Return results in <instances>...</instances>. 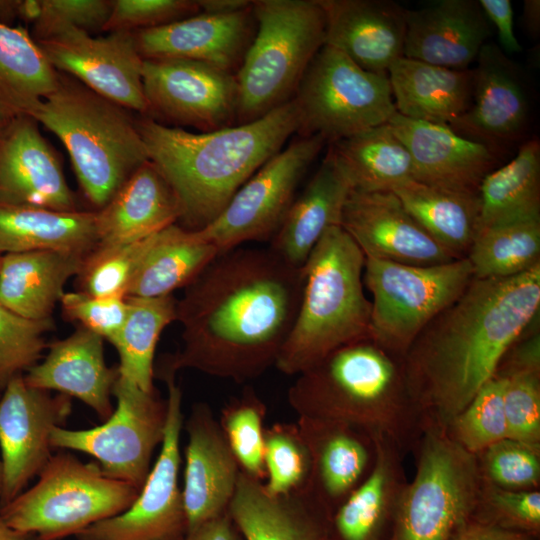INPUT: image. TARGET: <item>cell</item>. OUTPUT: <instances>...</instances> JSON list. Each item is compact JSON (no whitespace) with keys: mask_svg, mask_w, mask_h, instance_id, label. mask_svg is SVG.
<instances>
[{"mask_svg":"<svg viewBox=\"0 0 540 540\" xmlns=\"http://www.w3.org/2000/svg\"><path fill=\"white\" fill-rule=\"evenodd\" d=\"M72 412L71 397L26 384L23 375L0 393L2 490L0 507L23 492L52 456L51 433L64 427Z\"/></svg>","mask_w":540,"mask_h":540,"instance_id":"cell-16","label":"cell"},{"mask_svg":"<svg viewBox=\"0 0 540 540\" xmlns=\"http://www.w3.org/2000/svg\"><path fill=\"white\" fill-rule=\"evenodd\" d=\"M28 540H40L39 538H37L36 536L34 535H29V538Z\"/></svg>","mask_w":540,"mask_h":540,"instance_id":"cell-62","label":"cell"},{"mask_svg":"<svg viewBox=\"0 0 540 540\" xmlns=\"http://www.w3.org/2000/svg\"><path fill=\"white\" fill-rule=\"evenodd\" d=\"M536 540H539V539H536Z\"/></svg>","mask_w":540,"mask_h":540,"instance_id":"cell-64","label":"cell"},{"mask_svg":"<svg viewBox=\"0 0 540 540\" xmlns=\"http://www.w3.org/2000/svg\"><path fill=\"white\" fill-rule=\"evenodd\" d=\"M128 312L124 325L111 344L117 349L119 376L151 392L154 355L162 331L177 317V300L162 297L126 296Z\"/></svg>","mask_w":540,"mask_h":540,"instance_id":"cell-41","label":"cell"},{"mask_svg":"<svg viewBox=\"0 0 540 540\" xmlns=\"http://www.w3.org/2000/svg\"><path fill=\"white\" fill-rule=\"evenodd\" d=\"M299 136L326 143L388 123L397 112L387 73L366 71L324 45L308 66L294 97Z\"/></svg>","mask_w":540,"mask_h":540,"instance_id":"cell-11","label":"cell"},{"mask_svg":"<svg viewBox=\"0 0 540 540\" xmlns=\"http://www.w3.org/2000/svg\"><path fill=\"white\" fill-rule=\"evenodd\" d=\"M52 319H26L0 304V393L10 380L39 362Z\"/></svg>","mask_w":540,"mask_h":540,"instance_id":"cell-48","label":"cell"},{"mask_svg":"<svg viewBox=\"0 0 540 540\" xmlns=\"http://www.w3.org/2000/svg\"><path fill=\"white\" fill-rule=\"evenodd\" d=\"M63 313L110 343L125 323L126 297H95L85 292L64 293L60 300Z\"/></svg>","mask_w":540,"mask_h":540,"instance_id":"cell-52","label":"cell"},{"mask_svg":"<svg viewBox=\"0 0 540 540\" xmlns=\"http://www.w3.org/2000/svg\"><path fill=\"white\" fill-rule=\"evenodd\" d=\"M444 430L452 441L474 455L509 438L502 379L494 374Z\"/></svg>","mask_w":540,"mask_h":540,"instance_id":"cell-45","label":"cell"},{"mask_svg":"<svg viewBox=\"0 0 540 540\" xmlns=\"http://www.w3.org/2000/svg\"><path fill=\"white\" fill-rule=\"evenodd\" d=\"M30 489L0 507L13 529L40 540H61L127 510L139 494L112 479L97 462L84 463L59 452L52 455Z\"/></svg>","mask_w":540,"mask_h":540,"instance_id":"cell-8","label":"cell"},{"mask_svg":"<svg viewBox=\"0 0 540 540\" xmlns=\"http://www.w3.org/2000/svg\"><path fill=\"white\" fill-rule=\"evenodd\" d=\"M85 257L58 251L2 255L0 304L26 319H51L66 282L79 274Z\"/></svg>","mask_w":540,"mask_h":540,"instance_id":"cell-33","label":"cell"},{"mask_svg":"<svg viewBox=\"0 0 540 540\" xmlns=\"http://www.w3.org/2000/svg\"><path fill=\"white\" fill-rule=\"evenodd\" d=\"M476 0H439L406 10L404 57L455 70L470 69L490 37Z\"/></svg>","mask_w":540,"mask_h":540,"instance_id":"cell-26","label":"cell"},{"mask_svg":"<svg viewBox=\"0 0 540 540\" xmlns=\"http://www.w3.org/2000/svg\"><path fill=\"white\" fill-rule=\"evenodd\" d=\"M29 535L10 527L0 513V540H28Z\"/></svg>","mask_w":540,"mask_h":540,"instance_id":"cell-59","label":"cell"},{"mask_svg":"<svg viewBox=\"0 0 540 540\" xmlns=\"http://www.w3.org/2000/svg\"><path fill=\"white\" fill-rule=\"evenodd\" d=\"M287 400L297 417L340 422L413 452L424 432L403 359L371 337L330 352L296 375Z\"/></svg>","mask_w":540,"mask_h":540,"instance_id":"cell-4","label":"cell"},{"mask_svg":"<svg viewBox=\"0 0 540 540\" xmlns=\"http://www.w3.org/2000/svg\"><path fill=\"white\" fill-rule=\"evenodd\" d=\"M540 308V264L507 278H473L414 339L403 367L427 428L445 429L494 375Z\"/></svg>","mask_w":540,"mask_h":540,"instance_id":"cell-2","label":"cell"},{"mask_svg":"<svg viewBox=\"0 0 540 540\" xmlns=\"http://www.w3.org/2000/svg\"><path fill=\"white\" fill-rule=\"evenodd\" d=\"M266 406L252 388L232 399L222 410L219 424L240 467L250 477L264 482V418Z\"/></svg>","mask_w":540,"mask_h":540,"instance_id":"cell-43","label":"cell"},{"mask_svg":"<svg viewBox=\"0 0 540 540\" xmlns=\"http://www.w3.org/2000/svg\"><path fill=\"white\" fill-rule=\"evenodd\" d=\"M96 245V212L0 205V255L58 251L87 256Z\"/></svg>","mask_w":540,"mask_h":540,"instance_id":"cell-34","label":"cell"},{"mask_svg":"<svg viewBox=\"0 0 540 540\" xmlns=\"http://www.w3.org/2000/svg\"><path fill=\"white\" fill-rule=\"evenodd\" d=\"M113 0H39V15L33 23V39L53 37L66 29L103 30Z\"/></svg>","mask_w":540,"mask_h":540,"instance_id":"cell-50","label":"cell"},{"mask_svg":"<svg viewBox=\"0 0 540 540\" xmlns=\"http://www.w3.org/2000/svg\"><path fill=\"white\" fill-rule=\"evenodd\" d=\"M228 513L245 540H331V516L307 488L270 495L241 471Z\"/></svg>","mask_w":540,"mask_h":540,"instance_id":"cell-28","label":"cell"},{"mask_svg":"<svg viewBox=\"0 0 540 540\" xmlns=\"http://www.w3.org/2000/svg\"><path fill=\"white\" fill-rule=\"evenodd\" d=\"M264 489L283 495L306 488L311 474V458L297 423H275L265 428Z\"/></svg>","mask_w":540,"mask_h":540,"instance_id":"cell-46","label":"cell"},{"mask_svg":"<svg viewBox=\"0 0 540 540\" xmlns=\"http://www.w3.org/2000/svg\"><path fill=\"white\" fill-rule=\"evenodd\" d=\"M183 540H240L228 511L186 533Z\"/></svg>","mask_w":540,"mask_h":540,"instance_id":"cell-54","label":"cell"},{"mask_svg":"<svg viewBox=\"0 0 540 540\" xmlns=\"http://www.w3.org/2000/svg\"><path fill=\"white\" fill-rule=\"evenodd\" d=\"M0 205L77 210L59 159L30 116L13 117L0 134Z\"/></svg>","mask_w":540,"mask_h":540,"instance_id":"cell-19","label":"cell"},{"mask_svg":"<svg viewBox=\"0 0 540 540\" xmlns=\"http://www.w3.org/2000/svg\"><path fill=\"white\" fill-rule=\"evenodd\" d=\"M301 268L271 249L220 253L177 301L181 350L162 372L194 369L242 383L275 366L302 293Z\"/></svg>","mask_w":540,"mask_h":540,"instance_id":"cell-1","label":"cell"},{"mask_svg":"<svg viewBox=\"0 0 540 540\" xmlns=\"http://www.w3.org/2000/svg\"><path fill=\"white\" fill-rule=\"evenodd\" d=\"M103 338L79 327L47 346L44 359L23 375L27 385L75 397L104 422L113 413L112 389L119 376L104 358Z\"/></svg>","mask_w":540,"mask_h":540,"instance_id":"cell-27","label":"cell"},{"mask_svg":"<svg viewBox=\"0 0 540 540\" xmlns=\"http://www.w3.org/2000/svg\"><path fill=\"white\" fill-rule=\"evenodd\" d=\"M147 117L211 132L236 125L234 73L187 59H144Z\"/></svg>","mask_w":540,"mask_h":540,"instance_id":"cell-15","label":"cell"},{"mask_svg":"<svg viewBox=\"0 0 540 540\" xmlns=\"http://www.w3.org/2000/svg\"><path fill=\"white\" fill-rule=\"evenodd\" d=\"M353 189L332 147L302 193L295 197L270 247L288 264L301 268L332 226H340L345 202Z\"/></svg>","mask_w":540,"mask_h":540,"instance_id":"cell-29","label":"cell"},{"mask_svg":"<svg viewBox=\"0 0 540 540\" xmlns=\"http://www.w3.org/2000/svg\"><path fill=\"white\" fill-rule=\"evenodd\" d=\"M201 12L227 14L241 11L252 6L249 0H197Z\"/></svg>","mask_w":540,"mask_h":540,"instance_id":"cell-56","label":"cell"},{"mask_svg":"<svg viewBox=\"0 0 540 540\" xmlns=\"http://www.w3.org/2000/svg\"><path fill=\"white\" fill-rule=\"evenodd\" d=\"M32 118L63 143L86 198L98 209L149 160L130 110L69 75L60 73L58 87Z\"/></svg>","mask_w":540,"mask_h":540,"instance_id":"cell-6","label":"cell"},{"mask_svg":"<svg viewBox=\"0 0 540 540\" xmlns=\"http://www.w3.org/2000/svg\"><path fill=\"white\" fill-rule=\"evenodd\" d=\"M219 254L198 230L172 224L156 234L127 296L162 297L188 286Z\"/></svg>","mask_w":540,"mask_h":540,"instance_id":"cell-35","label":"cell"},{"mask_svg":"<svg viewBox=\"0 0 540 540\" xmlns=\"http://www.w3.org/2000/svg\"><path fill=\"white\" fill-rule=\"evenodd\" d=\"M479 229L540 213V145L525 142L506 165L488 173L478 189Z\"/></svg>","mask_w":540,"mask_h":540,"instance_id":"cell-40","label":"cell"},{"mask_svg":"<svg viewBox=\"0 0 540 540\" xmlns=\"http://www.w3.org/2000/svg\"><path fill=\"white\" fill-rule=\"evenodd\" d=\"M487 20L497 31L500 49L508 54L519 53L522 47L513 27V9L510 0H479Z\"/></svg>","mask_w":540,"mask_h":540,"instance_id":"cell-53","label":"cell"},{"mask_svg":"<svg viewBox=\"0 0 540 540\" xmlns=\"http://www.w3.org/2000/svg\"><path fill=\"white\" fill-rule=\"evenodd\" d=\"M299 124L295 99L252 122L211 132H189L147 116L137 119L148 159L171 185L179 220L191 230L210 224Z\"/></svg>","mask_w":540,"mask_h":540,"instance_id":"cell-3","label":"cell"},{"mask_svg":"<svg viewBox=\"0 0 540 540\" xmlns=\"http://www.w3.org/2000/svg\"><path fill=\"white\" fill-rule=\"evenodd\" d=\"M530 535L500 529L471 520L453 540H536Z\"/></svg>","mask_w":540,"mask_h":540,"instance_id":"cell-55","label":"cell"},{"mask_svg":"<svg viewBox=\"0 0 540 540\" xmlns=\"http://www.w3.org/2000/svg\"><path fill=\"white\" fill-rule=\"evenodd\" d=\"M180 216V204L174 190L148 160L96 212V246L141 240L175 224Z\"/></svg>","mask_w":540,"mask_h":540,"instance_id":"cell-30","label":"cell"},{"mask_svg":"<svg viewBox=\"0 0 540 540\" xmlns=\"http://www.w3.org/2000/svg\"><path fill=\"white\" fill-rule=\"evenodd\" d=\"M112 396L117 406L101 425L83 430L55 427L53 448L86 453L97 460L104 475L141 490L151 470V458L164 437L167 403L118 376Z\"/></svg>","mask_w":540,"mask_h":540,"instance_id":"cell-12","label":"cell"},{"mask_svg":"<svg viewBox=\"0 0 540 540\" xmlns=\"http://www.w3.org/2000/svg\"><path fill=\"white\" fill-rule=\"evenodd\" d=\"M167 384V417L158 458L133 504L124 512L87 527L77 540H183L186 515L178 475L183 427L182 391L174 374L161 373Z\"/></svg>","mask_w":540,"mask_h":540,"instance_id":"cell-14","label":"cell"},{"mask_svg":"<svg viewBox=\"0 0 540 540\" xmlns=\"http://www.w3.org/2000/svg\"><path fill=\"white\" fill-rule=\"evenodd\" d=\"M388 124L411 155L416 181L478 193L482 180L498 162L495 148L446 125L409 119L397 112Z\"/></svg>","mask_w":540,"mask_h":540,"instance_id":"cell-23","label":"cell"},{"mask_svg":"<svg viewBox=\"0 0 540 540\" xmlns=\"http://www.w3.org/2000/svg\"><path fill=\"white\" fill-rule=\"evenodd\" d=\"M473 279L467 258L416 266L365 258L363 284L372 296L370 337L403 359L423 330Z\"/></svg>","mask_w":540,"mask_h":540,"instance_id":"cell-10","label":"cell"},{"mask_svg":"<svg viewBox=\"0 0 540 540\" xmlns=\"http://www.w3.org/2000/svg\"><path fill=\"white\" fill-rule=\"evenodd\" d=\"M389 540H453L472 520L481 487L474 454L444 429L427 428L415 446Z\"/></svg>","mask_w":540,"mask_h":540,"instance_id":"cell-9","label":"cell"},{"mask_svg":"<svg viewBox=\"0 0 540 540\" xmlns=\"http://www.w3.org/2000/svg\"><path fill=\"white\" fill-rule=\"evenodd\" d=\"M1 260H2V256L0 255V268H1Z\"/></svg>","mask_w":540,"mask_h":540,"instance_id":"cell-63","label":"cell"},{"mask_svg":"<svg viewBox=\"0 0 540 540\" xmlns=\"http://www.w3.org/2000/svg\"><path fill=\"white\" fill-rule=\"evenodd\" d=\"M157 233L130 243L96 246L77 275L81 291L95 297H126Z\"/></svg>","mask_w":540,"mask_h":540,"instance_id":"cell-44","label":"cell"},{"mask_svg":"<svg viewBox=\"0 0 540 540\" xmlns=\"http://www.w3.org/2000/svg\"><path fill=\"white\" fill-rule=\"evenodd\" d=\"M12 118L0 109V134Z\"/></svg>","mask_w":540,"mask_h":540,"instance_id":"cell-60","label":"cell"},{"mask_svg":"<svg viewBox=\"0 0 540 540\" xmlns=\"http://www.w3.org/2000/svg\"><path fill=\"white\" fill-rule=\"evenodd\" d=\"M1 490H2V464L0 460V494H1Z\"/></svg>","mask_w":540,"mask_h":540,"instance_id":"cell-61","label":"cell"},{"mask_svg":"<svg viewBox=\"0 0 540 540\" xmlns=\"http://www.w3.org/2000/svg\"><path fill=\"white\" fill-rule=\"evenodd\" d=\"M476 60L472 102L448 127L493 148L514 142L526 128L529 109L520 70L493 43H486Z\"/></svg>","mask_w":540,"mask_h":540,"instance_id":"cell-22","label":"cell"},{"mask_svg":"<svg viewBox=\"0 0 540 540\" xmlns=\"http://www.w3.org/2000/svg\"><path fill=\"white\" fill-rule=\"evenodd\" d=\"M36 43L58 72L130 111L147 115L144 59L134 32L113 31L93 37L87 31L70 28Z\"/></svg>","mask_w":540,"mask_h":540,"instance_id":"cell-17","label":"cell"},{"mask_svg":"<svg viewBox=\"0 0 540 540\" xmlns=\"http://www.w3.org/2000/svg\"><path fill=\"white\" fill-rule=\"evenodd\" d=\"M407 212L456 259L466 258L479 229L478 193L416 180L393 190Z\"/></svg>","mask_w":540,"mask_h":540,"instance_id":"cell-36","label":"cell"},{"mask_svg":"<svg viewBox=\"0 0 540 540\" xmlns=\"http://www.w3.org/2000/svg\"><path fill=\"white\" fill-rule=\"evenodd\" d=\"M325 144L320 135L296 138L260 167L210 224L198 230L201 236L219 254L247 242L270 241Z\"/></svg>","mask_w":540,"mask_h":540,"instance_id":"cell-13","label":"cell"},{"mask_svg":"<svg viewBox=\"0 0 540 540\" xmlns=\"http://www.w3.org/2000/svg\"><path fill=\"white\" fill-rule=\"evenodd\" d=\"M523 19L529 32L533 35L538 34L540 27V1L525 0Z\"/></svg>","mask_w":540,"mask_h":540,"instance_id":"cell-57","label":"cell"},{"mask_svg":"<svg viewBox=\"0 0 540 540\" xmlns=\"http://www.w3.org/2000/svg\"><path fill=\"white\" fill-rule=\"evenodd\" d=\"M21 0H0V23L9 25L10 21L19 18Z\"/></svg>","mask_w":540,"mask_h":540,"instance_id":"cell-58","label":"cell"},{"mask_svg":"<svg viewBox=\"0 0 540 540\" xmlns=\"http://www.w3.org/2000/svg\"><path fill=\"white\" fill-rule=\"evenodd\" d=\"M326 21L325 45L366 71L387 73L404 56L406 9L387 0H318Z\"/></svg>","mask_w":540,"mask_h":540,"instance_id":"cell-24","label":"cell"},{"mask_svg":"<svg viewBox=\"0 0 540 540\" xmlns=\"http://www.w3.org/2000/svg\"><path fill=\"white\" fill-rule=\"evenodd\" d=\"M482 481L513 491L540 490V449L505 438L475 455Z\"/></svg>","mask_w":540,"mask_h":540,"instance_id":"cell-47","label":"cell"},{"mask_svg":"<svg viewBox=\"0 0 540 540\" xmlns=\"http://www.w3.org/2000/svg\"><path fill=\"white\" fill-rule=\"evenodd\" d=\"M364 262V254L341 226L322 235L301 267L299 308L275 363L280 372L297 375L337 348L370 337Z\"/></svg>","mask_w":540,"mask_h":540,"instance_id":"cell-5","label":"cell"},{"mask_svg":"<svg viewBox=\"0 0 540 540\" xmlns=\"http://www.w3.org/2000/svg\"><path fill=\"white\" fill-rule=\"evenodd\" d=\"M353 190L393 191L415 180L411 155L388 123L331 143Z\"/></svg>","mask_w":540,"mask_h":540,"instance_id":"cell-39","label":"cell"},{"mask_svg":"<svg viewBox=\"0 0 540 540\" xmlns=\"http://www.w3.org/2000/svg\"><path fill=\"white\" fill-rule=\"evenodd\" d=\"M296 423L311 458L307 489L332 516L371 473L377 454L375 440L336 421L298 417Z\"/></svg>","mask_w":540,"mask_h":540,"instance_id":"cell-25","label":"cell"},{"mask_svg":"<svg viewBox=\"0 0 540 540\" xmlns=\"http://www.w3.org/2000/svg\"><path fill=\"white\" fill-rule=\"evenodd\" d=\"M340 226L365 258L416 266L456 260L407 212L393 191L352 189Z\"/></svg>","mask_w":540,"mask_h":540,"instance_id":"cell-18","label":"cell"},{"mask_svg":"<svg viewBox=\"0 0 540 540\" xmlns=\"http://www.w3.org/2000/svg\"><path fill=\"white\" fill-rule=\"evenodd\" d=\"M185 429L188 442L182 496L187 533L228 511L241 470L206 403L192 407Z\"/></svg>","mask_w":540,"mask_h":540,"instance_id":"cell-21","label":"cell"},{"mask_svg":"<svg viewBox=\"0 0 540 540\" xmlns=\"http://www.w3.org/2000/svg\"><path fill=\"white\" fill-rule=\"evenodd\" d=\"M387 74L396 111L409 119L450 126L472 102L473 69L455 70L403 56Z\"/></svg>","mask_w":540,"mask_h":540,"instance_id":"cell-32","label":"cell"},{"mask_svg":"<svg viewBox=\"0 0 540 540\" xmlns=\"http://www.w3.org/2000/svg\"><path fill=\"white\" fill-rule=\"evenodd\" d=\"M193 0H113L103 31H138L155 28L200 13Z\"/></svg>","mask_w":540,"mask_h":540,"instance_id":"cell-51","label":"cell"},{"mask_svg":"<svg viewBox=\"0 0 540 540\" xmlns=\"http://www.w3.org/2000/svg\"><path fill=\"white\" fill-rule=\"evenodd\" d=\"M473 278H507L540 264V213L480 230L466 257Z\"/></svg>","mask_w":540,"mask_h":540,"instance_id":"cell-42","label":"cell"},{"mask_svg":"<svg viewBox=\"0 0 540 540\" xmlns=\"http://www.w3.org/2000/svg\"><path fill=\"white\" fill-rule=\"evenodd\" d=\"M376 460L368 477L330 518L331 540H389L408 482L404 454L390 441L374 439Z\"/></svg>","mask_w":540,"mask_h":540,"instance_id":"cell-31","label":"cell"},{"mask_svg":"<svg viewBox=\"0 0 540 540\" xmlns=\"http://www.w3.org/2000/svg\"><path fill=\"white\" fill-rule=\"evenodd\" d=\"M472 520L539 538L540 490H506L482 481Z\"/></svg>","mask_w":540,"mask_h":540,"instance_id":"cell-49","label":"cell"},{"mask_svg":"<svg viewBox=\"0 0 540 540\" xmlns=\"http://www.w3.org/2000/svg\"><path fill=\"white\" fill-rule=\"evenodd\" d=\"M536 320L502 357L495 375L503 381L509 438L540 449V332Z\"/></svg>","mask_w":540,"mask_h":540,"instance_id":"cell-38","label":"cell"},{"mask_svg":"<svg viewBox=\"0 0 540 540\" xmlns=\"http://www.w3.org/2000/svg\"><path fill=\"white\" fill-rule=\"evenodd\" d=\"M256 31L235 74L236 125L257 120L293 100L318 51L326 21L318 0H255Z\"/></svg>","mask_w":540,"mask_h":540,"instance_id":"cell-7","label":"cell"},{"mask_svg":"<svg viewBox=\"0 0 540 540\" xmlns=\"http://www.w3.org/2000/svg\"><path fill=\"white\" fill-rule=\"evenodd\" d=\"M60 82L58 72L23 27L0 23V109L32 117Z\"/></svg>","mask_w":540,"mask_h":540,"instance_id":"cell-37","label":"cell"},{"mask_svg":"<svg viewBox=\"0 0 540 540\" xmlns=\"http://www.w3.org/2000/svg\"><path fill=\"white\" fill-rule=\"evenodd\" d=\"M255 31L251 6L227 14L200 12L134 34L143 59H187L236 74Z\"/></svg>","mask_w":540,"mask_h":540,"instance_id":"cell-20","label":"cell"}]
</instances>
